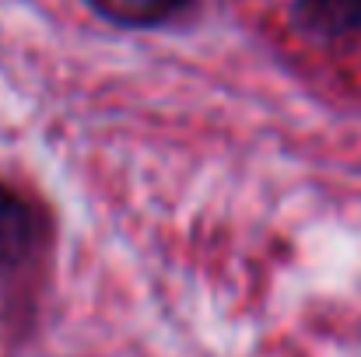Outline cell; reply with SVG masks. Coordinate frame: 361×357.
<instances>
[{
  "instance_id": "6da1fadb",
  "label": "cell",
  "mask_w": 361,
  "mask_h": 357,
  "mask_svg": "<svg viewBox=\"0 0 361 357\" xmlns=\"http://www.w3.org/2000/svg\"><path fill=\"white\" fill-rule=\"evenodd\" d=\"M42 211L21 189L0 182V270L21 266L42 238Z\"/></svg>"
},
{
  "instance_id": "7a4b0ae2",
  "label": "cell",
  "mask_w": 361,
  "mask_h": 357,
  "mask_svg": "<svg viewBox=\"0 0 361 357\" xmlns=\"http://www.w3.org/2000/svg\"><path fill=\"white\" fill-rule=\"evenodd\" d=\"M291 18L316 39H344L361 28V0H295Z\"/></svg>"
},
{
  "instance_id": "3957f363",
  "label": "cell",
  "mask_w": 361,
  "mask_h": 357,
  "mask_svg": "<svg viewBox=\"0 0 361 357\" xmlns=\"http://www.w3.org/2000/svg\"><path fill=\"white\" fill-rule=\"evenodd\" d=\"M193 0H88V7L120 28H154L179 18Z\"/></svg>"
}]
</instances>
